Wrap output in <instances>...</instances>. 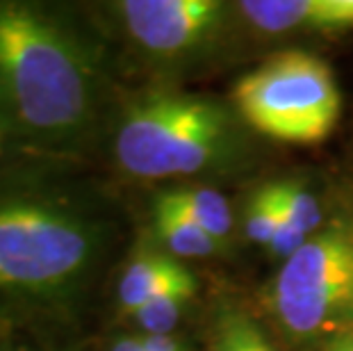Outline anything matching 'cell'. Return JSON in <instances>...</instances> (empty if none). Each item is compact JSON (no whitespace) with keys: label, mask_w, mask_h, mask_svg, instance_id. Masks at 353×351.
I'll return each mask as SVG.
<instances>
[{"label":"cell","mask_w":353,"mask_h":351,"mask_svg":"<svg viewBox=\"0 0 353 351\" xmlns=\"http://www.w3.org/2000/svg\"><path fill=\"white\" fill-rule=\"evenodd\" d=\"M160 203L174 208L176 212L185 214L208 235L223 244L232 233V210L230 203L212 188H192L162 194Z\"/></svg>","instance_id":"obj_9"},{"label":"cell","mask_w":353,"mask_h":351,"mask_svg":"<svg viewBox=\"0 0 353 351\" xmlns=\"http://www.w3.org/2000/svg\"><path fill=\"white\" fill-rule=\"evenodd\" d=\"M3 351H12V349H3ZM17 351H23V349H17Z\"/></svg>","instance_id":"obj_19"},{"label":"cell","mask_w":353,"mask_h":351,"mask_svg":"<svg viewBox=\"0 0 353 351\" xmlns=\"http://www.w3.org/2000/svg\"><path fill=\"white\" fill-rule=\"evenodd\" d=\"M276 230V201L272 188H262L251 201L249 214H246V233L262 246H269Z\"/></svg>","instance_id":"obj_14"},{"label":"cell","mask_w":353,"mask_h":351,"mask_svg":"<svg viewBox=\"0 0 353 351\" xmlns=\"http://www.w3.org/2000/svg\"><path fill=\"white\" fill-rule=\"evenodd\" d=\"M155 230L174 258H203L219 249V242L212 235L160 201H155Z\"/></svg>","instance_id":"obj_10"},{"label":"cell","mask_w":353,"mask_h":351,"mask_svg":"<svg viewBox=\"0 0 353 351\" xmlns=\"http://www.w3.org/2000/svg\"><path fill=\"white\" fill-rule=\"evenodd\" d=\"M194 292H196V288L171 290V292L155 297L153 301H148L139 310H134L132 317L137 319L144 335H171V331L180 322L183 308L190 303Z\"/></svg>","instance_id":"obj_11"},{"label":"cell","mask_w":353,"mask_h":351,"mask_svg":"<svg viewBox=\"0 0 353 351\" xmlns=\"http://www.w3.org/2000/svg\"><path fill=\"white\" fill-rule=\"evenodd\" d=\"M274 188L281 197L283 205L288 208L292 219L299 223V228L305 235H312L314 230L321 226V208L319 201L312 197L310 190H305L301 183L285 181V183H274Z\"/></svg>","instance_id":"obj_13"},{"label":"cell","mask_w":353,"mask_h":351,"mask_svg":"<svg viewBox=\"0 0 353 351\" xmlns=\"http://www.w3.org/2000/svg\"><path fill=\"white\" fill-rule=\"evenodd\" d=\"M96 106L80 43L39 7L0 3V119L28 148H64Z\"/></svg>","instance_id":"obj_1"},{"label":"cell","mask_w":353,"mask_h":351,"mask_svg":"<svg viewBox=\"0 0 353 351\" xmlns=\"http://www.w3.org/2000/svg\"><path fill=\"white\" fill-rule=\"evenodd\" d=\"M228 121L216 103L190 94H151L125 112L117 130L119 164L134 178L190 176L219 158Z\"/></svg>","instance_id":"obj_3"},{"label":"cell","mask_w":353,"mask_h":351,"mask_svg":"<svg viewBox=\"0 0 353 351\" xmlns=\"http://www.w3.org/2000/svg\"><path fill=\"white\" fill-rule=\"evenodd\" d=\"M112 351H144V347H141L139 338H123V340L114 342Z\"/></svg>","instance_id":"obj_17"},{"label":"cell","mask_w":353,"mask_h":351,"mask_svg":"<svg viewBox=\"0 0 353 351\" xmlns=\"http://www.w3.org/2000/svg\"><path fill=\"white\" fill-rule=\"evenodd\" d=\"M183 288H196V279L185 265L167 253H141L125 267L119 283V301L132 315L155 297Z\"/></svg>","instance_id":"obj_8"},{"label":"cell","mask_w":353,"mask_h":351,"mask_svg":"<svg viewBox=\"0 0 353 351\" xmlns=\"http://www.w3.org/2000/svg\"><path fill=\"white\" fill-rule=\"evenodd\" d=\"M214 351H274V347L251 317L228 312L216 328Z\"/></svg>","instance_id":"obj_12"},{"label":"cell","mask_w":353,"mask_h":351,"mask_svg":"<svg viewBox=\"0 0 353 351\" xmlns=\"http://www.w3.org/2000/svg\"><path fill=\"white\" fill-rule=\"evenodd\" d=\"M139 342L144 351H185L174 335H141Z\"/></svg>","instance_id":"obj_16"},{"label":"cell","mask_w":353,"mask_h":351,"mask_svg":"<svg viewBox=\"0 0 353 351\" xmlns=\"http://www.w3.org/2000/svg\"><path fill=\"white\" fill-rule=\"evenodd\" d=\"M272 305L285 331L299 340L340 331L353 322V228L317 230L272 285Z\"/></svg>","instance_id":"obj_5"},{"label":"cell","mask_w":353,"mask_h":351,"mask_svg":"<svg viewBox=\"0 0 353 351\" xmlns=\"http://www.w3.org/2000/svg\"><path fill=\"white\" fill-rule=\"evenodd\" d=\"M19 148H23V144H21V141L17 139V135L10 130V126L0 119V171L10 164L12 155L17 153Z\"/></svg>","instance_id":"obj_15"},{"label":"cell","mask_w":353,"mask_h":351,"mask_svg":"<svg viewBox=\"0 0 353 351\" xmlns=\"http://www.w3.org/2000/svg\"><path fill=\"white\" fill-rule=\"evenodd\" d=\"M239 12L269 34L353 30V0H246Z\"/></svg>","instance_id":"obj_7"},{"label":"cell","mask_w":353,"mask_h":351,"mask_svg":"<svg viewBox=\"0 0 353 351\" xmlns=\"http://www.w3.org/2000/svg\"><path fill=\"white\" fill-rule=\"evenodd\" d=\"M99 253L87 219L50 201H0V294H59L82 279Z\"/></svg>","instance_id":"obj_2"},{"label":"cell","mask_w":353,"mask_h":351,"mask_svg":"<svg viewBox=\"0 0 353 351\" xmlns=\"http://www.w3.org/2000/svg\"><path fill=\"white\" fill-rule=\"evenodd\" d=\"M330 351H353V335L351 338H344V340H340L337 345L330 349Z\"/></svg>","instance_id":"obj_18"},{"label":"cell","mask_w":353,"mask_h":351,"mask_svg":"<svg viewBox=\"0 0 353 351\" xmlns=\"http://www.w3.org/2000/svg\"><path fill=\"white\" fill-rule=\"evenodd\" d=\"M246 123L285 144L324 141L340 119V89L324 59L303 50L274 55L235 85Z\"/></svg>","instance_id":"obj_4"},{"label":"cell","mask_w":353,"mask_h":351,"mask_svg":"<svg viewBox=\"0 0 353 351\" xmlns=\"http://www.w3.org/2000/svg\"><path fill=\"white\" fill-rule=\"evenodd\" d=\"M125 30L153 55H180L201 43L219 23L216 0H125L119 5Z\"/></svg>","instance_id":"obj_6"}]
</instances>
